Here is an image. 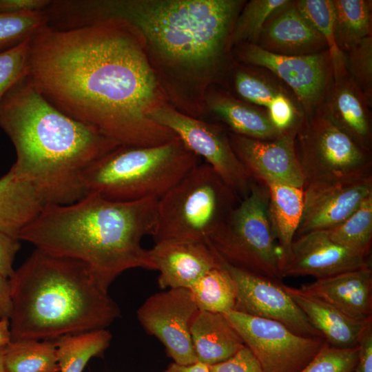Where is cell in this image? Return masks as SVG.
I'll return each instance as SVG.
<instances>
[{
  "instance_id": "6da1fadb",
  "label": "cell",
  "mask_w": 372,
  "mask_h": 372,
  "mask_svg": "<svg viewBox=\"0 0 372 372\" xmlns=\"http://www.w3.org/2000/svg\"><path fill=\"white\" fill-rule=\"evenodd\" d=\"M136 33L118 19L46 24L30 40L25 77L58 110L121 145L164 143L174 134L147 116L156 81Z\"/></svg>"
},
{
  "instance_id": "7a4b0ae2",
  "label": "cell",
  "mask_w": 372,
  "mask_h": 372,
  "mask_svg": "<svg viewBox=\"0 0 372 372\" xmlns=\"http://www.w3.org/2000/svg\"><path fill=\"white\" fill-rule=\"evenodd\" d=\"M0 128L14 145L10 169L45 203L66 205L85 195L84 172L118 147L96 127L64 114L24 77L0 101Z\"/></svg>"
},
{
  "instance_id": "3957f363",
  "label": "cell",
  "mask_w": 372,
  "mask_h": 372,
  "mask_svg": "<svg viewBox=\"0 0 372 372\" xmlns=\"http://www.w3.org/2000/svg\"><path fill=\"white\" fill-rule=\"evenodd\" d=\"M158 200L121 202L87 193L70 204L46 203L17 237L50 254L81 261L107 291L126 270H154L141 242L154 232Z\"/></svg>"
},
{
  "instance_id": "277c9868",
  "label": "cell",
  "mask_w": 372,
  "mask_h": 372,
  "mask_svg": "<svg viewBox=\"0 0 372 372\" xmlns=\"http://www.w3.org/2000/svg\"><path fill=\"white\" fill-rule=\"evenodd\" d=\"M245 1L70 0L68 21L83 27L107 19L124 21L165 59L192 69L221 64Z\"/></svg>"
},
{
  "instance_id": "5b68a950",
  "label": "cell",
  "mask_w": 372,
  "mask_h": 372,
  "mask_svg": "<svg viewBox=\"0 0 372 372\" xmlns=\"http://www.w3.org/2000/svg\"><path fill=\"white\" fill-rule=\"evenodd\" d=\"M11 341L54 340L105 329L120 316L87 266L36 248L9 278Z\"/></svg>"
},
{
  "instance_id": "8992f818",
  "label": "cell",
  "mask_w": 372,
  "mask_h": 372,
  "mask_svg": "<svg viewBox=\"0 0 372 372\" xmlns=\"http://www.w3.org/2000/svg\"><path fill=\"white\" fill-rule=\"evenodd\" d=\"M178 137L156 145H119L82 176L85 194L114 201L159 199L198 165Z\"/></svg>"
},
{
  "instance_id": "52a82bcc",
  "label": "cell",
  "mask_w": 372,
  "mask_h": 372,
  "mask_svg": "<svg viewBox=\"0 0 372 372\" xmlns=\"http://www.w3.org/2000/svg\"><path fill=\"white\" fill-rule=\"evenodd\" d=\"M241 198L206 163L158 200L154 242H206Z\"/></svg>"
},
{
  "instance_id": "ba28073f",
  "label": "cell",
  "mask_w": 372,
  "mask_h": 372,
  "mask_svg": "<svg viewBox=\"0 0 372 372\" xmlns=\"http://www.w3.org/2000/svg\"><path fill=\"white\" fill-rule=\"evenodd\" d=\"M268 186L254 181L206 243L221 260L240 269L281 282L282 251L268 216Z\"/></svg>"
},
{
  "instance_id": "9c48e42d",
  "label": "cell",
  "mask_w": 372,
  "mask_h": 372,
  "mask_svg": "<svg viewBox=\"0 0 372 372\" xmlns=\"http://www.w3.org/2000/svg\"><path fill=\"white\" fill-rule=\"evenodd\" d=\"M294 143L304 186L372 176L371 152L360 147L319 112L302 120Z\"/></svg>"
},
{
  "instance_id": "30bf717a",
  "label": "cell",
  "mask_w": 372,
  "mask_h": 372,
  "mask_svg": "<svg viewBox=\"0 0 372 372\" xmlns=\"http://www.w3.org/2000/svg\"><path fill=\"white\" fill-rule=\"evenodd\" d=\"M264 372H300L325 340L297 334L283 324L235 310L224 314Z\"/></svg>"
},
{
  "instance_id": "8fae6325",
  "label": "cell",
  "mask_w": 372,
  "mask_h": 372,
  "mask_svg": "<svg viewBox=\"0 0 372 372\" xmlns=\"http://www.w3.org/2000/svg\"><path fill=\"white\" fill-rule=\"evenodd\" d=\"M147 116L173 132L192 153L203 157L241 199L249 194L253 180L236 155L224 129L168 107L154 108Z\"/></svg>"
},
{
  "instance_id": "7c38bea8",
  "label": "cell",
  "mask_w": 372,
  "mask_h": 372,
  "mask_svg": "<svg viewBox=\"0 0 372 372\" xmlns=\"http://www.w3.org/2000/svg\"><path fill=\"white\" fill-rule=\"evenodd\" d=\"M237 52L243 63L264 68L282 81L295 96L304 118L318 112L333 80L328 50L311 55L285 56L245 43L239 45Z\"/></svg>"
},
{
  "instance_id": "4fadbf2b",
  "label": "cell",
  "mask_w": 372,
  "mask_h": 372,
  "mask_svg": "<svg viewBox=\"0 0 372 372\" xmlns=\"http://www.w3.org/2000/svg\"><path fill=\"white\" fill-rule=\"evenodd\" d=\"M198 309L188 289H167L147 298L136 315L143 329L165 347L174 362H197L190 327Z\"/></svg>"
},
{
  "instance_id": "5bb4252c",
  "label": "cell",
  "mask_w": 372,
  "mask_h": 372,
  "mask_svg": "<svg viewBox=\"0 0 372 372\" xmlns=\"http://www.w3.org/2000/svg\"><path fill=\"white\" fill-rule=\"evenodd\" d=\"M217 258L234 282L235 311L279 322L303 336L323 338L281 282L240 269Z\"/></svg>"
},
{
  "instance_id": "9a60e30c",
  "label": "cell",
  "mask_w": 372,
  "mask_h": 372,
  "mask_svg": "<svg viewBox=\"0 0 372 372\" xmlns=\"http://www.w3.org/2000/svg\"><path fill=\"white\" fill-rule=\"evenodd\" d=\"M231 145L252 180L303 188L304 179L295 149L296 133L262 140L228 132Z\"/></svg>"
},
{
  "instance_id": "2e32d148",
  "label": "cell",
  "mask_w": 372,
  "mask_h": 372,
  "mask_svg": "<svg viewBox=\"0 0 372 372\" xmlns=\"http://www.w3.org/2000/svg\"><path fill=\"white\" fill-rule=\"evenodd\" d=\"M369 256L335 243L327 230L313 231L293 239L282 260L281 275L324 278L371 265Z\"/></svg>"
},
{
  "instance_id": "e0dca14e",
  "label": "cell",
  "mask_w": 372,
  "mask_h": 372,
  "mask_svg": "<svg viewBox=\"0 0 372 372\" xmlns=\"http://www.w3.org/2000/svg\"><path fill=\"white\" fill-rule=\"evenodd\" d=\"M303 191L302 215L295 238L313 231L329 229L344 220L372 194V176L307 185Z\"/></svg>"
},
{
  "instance_id": "ac0fdd59",
  "label": "cell",
  "mask_w": 372,
  "mask_h": 372,
  "mask_svg": "<svg viewBox=\"0 0 372 372\" xmlns=\"http://www.w3.org/2000/svg\"><path fill=\"white\" fill-rule=\"evenodd\" d=\"M154 270L159 271L163 289H189L209 270L219 265L206 242L163 240L148 249Z\"/></svg>"
},
{
  "instance_id": "d6986e66",
  "label": "cell",
  "mask_w": 372,
  "mask_h": 372,
  "mask_svg": "<svg viewBox=\"0 0 372 372\" xmlns=\"http://www.w3.org/2000/svg\"><path fill=\"white\" fill-rule=\"evenodd\" d=\"M255 45L285 56L311 55L328 50L325 40L301 14L296 0H287L271 14Z\"/></svg>"
},
{
  "instance_id": "ffe728a7",
  "label": "cell",
  "mask_w": 372,
  "mask_h": 372,
  "mask_svg": "<svg viewBox=\"0 0 372 372\" xmlns=\"http://www.w3.org/2000/svg\"><path fill=\"white\" fill-rule=\"evenodd\" d=\"M371 107L347 73L333 78L318 112L360 147L371 152Z\"/></svg>"
},
{
  "instance_id": "44dd1931",
  "label": "cell",
  "mask_w": 372,
  "mask_h": 372,
  "mask_svg": "<svg viewBox=\"0 0 372 372\" xmlns=\"http://www.w3.org/2000/svg\"><path fill=\"white\" fill-rule=\"evenodd\" d=\"M302 291L315 296L357 320H371V265L302 285Z\"/></svg>"
},
{
  "instance_id": "7402d4cb",
  "label": "cell",
  "mask_w": 372,
  "mask_h": 372,
  "mask_svg": "<svg viewBox=\"0 0 372 372\" xmlns=\"http://www.w3.org/2000/svg\"><path fill=\"white\" fill-rule=\"evenodd\" d=\"M283 287L296 304L331 346L340 349L358 346L372 320H357L345 315L326 302L283 284Z\"/></svg>"
},
{
  "instance_id": "603a6c76",
  "label": "cell",
  "mask_w": 372,
  "mask_h": 372,
  "mask_svg": "<svg viewBox=\"0 0 372 372\" xmlns=\"http://www.w3.org/2000/svg\"><path fill=\"white\" fill-rule=\"evenodd\" d=\"M198 362L207 366L223 362L245 344L224 314L198 311L190 327Z\"/></svg>"
},
{
  "instance_id": "cb8c5ba5",
  "label": "cell",
  "mask_w": 372,
  "mask_h": 372,
  "mask_svg": "<svg viewBox=\"0 0 372 372\" xmlns=\"http://www.w3.org/2000/svg\"><path fill=\"white\" fill-rule=\"evenodd\" d=\"M44 205L37 191L10 169L0 178V231L17 237Z\"/></svg>"
},
{
  "instance_id": "d4e9b609",
  "label": "cell",
  "mask_w": 372,
  "mask_h": 372,
  "mask_svg": "<svg viewBox=\"0 0 372 372\" xmlns=\"http://www.w3.org/2000/svg\"><path fill=\"white\" fill-rule=\"evenodd\" d=\"M209 107L229 132L262 140L282 135L273 127L265 108L220 94L211 99Z\"/></svg>"
},
{
  "instance_id": "484cf974",
  "label": "cell",
  "mask_w": 372,
  "mask_h": 372,
  "mask_svg": "<svg viewBox=\"0 0 372 372\" xmlns=\"http://www.w3.org/2000/svg\"><path fill=\"white\" fill-rule=\"evenodd\" d=\"M267 185L269 190V219L274 238L282 251L283 260L301 220L304 191L302 187L285 184L270 183Z\"/></svg>"
},
{
  "instance_id": "4316f807",
  "label": "cell",
  "mask_w": 372,
  "mask_h": 372,
  "mask_svg": "<svg viewBox=\"0 0 372 372\" xmlns=\"http://www.w3.org/2000/svg\"><path fill=\"white\" fill-rule=\"evenodd\" d=\"M332 2L335 42L341 52L372 36L371 0H332Z\"/></svg>"
},
{
  "instance_id": "83f0119b",
  "label": "cell",
  "mask_w": 372,
  "mask_h": 372,
  "mask_svg": "<svg viewBox=\"0 0 372 372\" xmlns=\"http://www.w3.org/2000/svg\"><path fill=\"white\" fill-rule=\"evenodd\" d=\"M112 334L105 329L68 335L54 340L59 372H82L88 361L109 347Z\"/></svg>"
},
{
  "instance_id": "f1b7e54d",
  "label": "cell",
  "mask_w": 372,
  "mask_h": 372,
  "mask_svg": "<svg viewBox=\"0 0 372 372\" xmlns=\"http://www.w3.org/2000/svg\"><path fill=\"white\" fill-rule=\"evenodd\" d=\"M6 372H59L54 340L11 341L3 349Z\"/></svg>"
},
{
  "instance_id": "f546056e",
  "label": "cell",
  "mask_w": 372,
  "mask_h": 372,
  "mask_svg": "<svg viewBox=\"0 0 372 372\" xmlns=\"http://www.w3.org/2000/svg\"><path fill=\"white\" fill-rule=\"evenodd\" d=\"M247 65L249 68H237L232 79L234 89L242 101L266 109L278 95L293 94L270 71L260 66Z\"/></svg>"
},
{
  "instance_id": "4dcf8cb0",
  "label": "cell",
  "mask_w": 372,
  "mask_h": 372,
  "mask_svg": "<svg viewBox=\"0 0 372 372\" xmlns=\"http://www.w3.org/2000/svg\"><path fill=\"white\" fill-rule=\"evenodd\" d=\"M189 290L199 311L225 314L234 310L235 285L228 271L220 263L203 276Z\"/></svg>"
},
{
  "instance_id": "1f68e13d",
  "label": "cell",
  "mask_w": 372,
  "mask_h": 372,
  "mask_svg": "<svg viewBox=\"0 0 372 372\" xmlns=\"http://www.w3.org/2000/svg\"><path fill=\"white\" fill-rule=\"evenodd\" d=\"M327 231L335 243L369 255L372 240V194L344 220Z\"/></svg>"
},
{
  "instance_id": "d6a6232c",
  "label": "cell",
  "mask_w": 372,
  "mask_h": 372,
  "mask_svg": "<svg viewBox=\"0 0 372 372\" xmlns=\"http://www.w3.org/2000/svg\"><path fill=\"white\" fill-rule=\"evenodd\" d=\"M296 2L303 17L325 40L332 63L333 78L345 75L344 54L335 42L332 0H296Z\"/></svg>"
},
{
  "instance_id": "836d02e7",
  "label": "cell",
  "mask_w": 372,
  "mask_h": 372,
  "mask_svg": "<svg viewBox=\"0 0 372 372\" xmlns=\"http://www.w3.org/2000/svg\"><path fill=\"white\" fill-rule=\"evenodd\" d=\"M287 0H251L245 3L235 21L231 45L255 44L271 14Z\"/></svg>"
},
{
  "instance_id": "e575fe53",
  "label": "cell",
  "mask_w": 372,
  "mask_h": 372,
  "mask_svg": "<svg viewBox=\"0 0 372 372\" xmlns=\"http://www.w3.org/2000/svg\"><path fill=\"white\" fill-rule=\"evenodd\" d=\"M46 24L48 17L43 10L20 14L0 13V52L32 38Z\"/></svg>"
},
{
  "instance_id": "d590c367",
  "label": "cell",
  "mask_w": 372,
  "mask_h": 372,
  "mask_svg": "<svg viewBox=\"0 0 372 372\" xmlns=\"http://www.w3.org/2000/svg\"><path fill=\"white\" fill-rule=\"evenodd\" d=\"M343 54L347 74L372 105V36L362 39Z\"/></svg>"
},
{
  "instance_id": "8d00e7d4",
  "label": "cell",
  "mask_w": 372,
  "mask_h": 372,
  "mask_svg": "<svg viewBox=\"0 0 372 372\" xmlns=\"http://www.w3.org/2000/svg\"><path fill=\"white\" fill-rule=\"evenodd\" d=\"M31 39L0 52V101L10 89L27 75Z\"/></svg>"
},
{
  "instance_id": "74e56055",
  "label": "cell",
  "mask_w": 372,
  "mask_h": 372,
  "mask_svg": "<svg viewBox=\"0 0 372 372\" xmlns=\"http://www.w3.org/2000/svg\"><path fill=\"white\" fill-rule=\"evenodd\" d=\"M358 357V346L340 349L325 341L317 355L300 372H353Z\"/></svg>"
},
{
  "instance_id": "f35d334b",
  "label": "cell",
  "mask_w": 372,
  "mask_h": 372,
  "mask_svg": "<svg viewBox=\"0 0 372 372\" xmlns=\"http://www.w3.org/2000/svg\"><path fill=\"white\" fill-rule=\"evenodd\" d=\"M273 127L280 134L296 133L304 116L293 94L276 96L266 108Z\"/></svg>"
},
{
  "instance_id": "ab89813d",
  "label": "cell",
  "mask_w": 372,
  "mask_h": 372,
  "mask_svg": "<svg viewBox=\"0 0 372 372\" xmlns=\"http://www.w3.org/2000/svg\"><path fill=\"white\" fill-rule=\"evenodd\" d=\"M208 368L210 372H264L256 356L245 345L229 358Z\"/></svg>"
},
{
  "instance_id": "60d3db41",
  "label": "cell",
  "mask_w": 372,
  "mask_h": 372,
  "mask_svg": "<svg viewBox=\"0 0 372 372\" xmlns=\"http://www.w3.org/2000/svg\"><path fill=\"white\" fill-rule=\"evenodd\" d=\"M20 241L15 236L0 231V276L10 278L13 275V262Z\"/></svg>"
},
{
  "instance_id": "b9f144b4",
  "label": "cell",
  "mask_w": 372,
  "mask_h": 372,
  "mask_svg": "<svg viewBox=\"0 0 372 372\" xmlns=\"http://www.w3.org/2000/svg\"><path fill=\"white\" fill-rule=\"evenodd\" d=\"M51 0H0V13L20 14L43 11Z\"/></svg>"
},
{
  "instance_id": "7bdbcfd3",
  "label": "cell",
  "mask_w": 372,
  "mask_h": 372,
  "mask_svg": "<svg viewBox=\"0 0 372 372\" xmlns=\"http://www.w3.org/2000/svg\"><path fill=\"white\" fill-rule=\"evenodd\" d=\"M353 372H372V324L367 327L360 339L358 361Z\"/></svg>"
},
{
  "instance_id": "ee69618b",
  "label": "cell",
  "mask_w": 372,
  "mask_h": 372,
  "mask_svg": "<svg viewBox=\"0 0 372 372\" xmlns=\"http://www.w3.org/2000/svg\"><path fill=\"white\" fill-rule=\"evenodd\" d=\"M12 302L10 279L0 276V320L10 319Z\"/></svg>"
},
{
  "instance_id": "f6af8a7d",
  "label": "cell",
  "mask_w": 372,
  "mask_h": 372,
  "mask_svg": "<svg viewBox=\"0 0 372 372\" xmlns=\"http://www.w3.org/2000/svg\"><path fill=\"white\" fill-rule=\"evenodd\" d=\"M163 372H210L208 366L200 362L188 365L170 364Z\"/></svg>"
},
{
  "instance_id": "bcb514c9",
  "label": "cell",
  "mask_w": 372,
  "mask_h": 372,
  "mask_svg": "<svg viewBox=\"0 0 372 372\" xmlns=\"http://www.w3.org/2000/svg\"><path fill=\"white\" fill-rule=\"evenodd\" d=\"M11 342L9 319L0 320V347L8 345Z\"/></svg>"
},
{
  "instance_id": "7dc6e473",
  "label": "cell",
  "mask_w": 372,
  "mask_h": 372,
  "mask_svg": "<svg viewBox=\"0 0 372 372\" xmlns=\"http://www.w3.org/2000/svg\"><path fill=\"white\" fill-rule=\"evenodd\" d=\"M3 349L4 347H0V372H6L3 362Z\"/></svg>"
}]
</instances>
